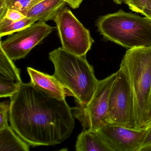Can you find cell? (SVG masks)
I'll return each mask as SVG.
<instances>
[{
    "label": "cell",
    "instance_id": "603a6c76",
    "mask_svg": "<svg viewBox=\"0 0 151 151\" xmlns=\"http://www.w3.org/2000/svg\"><path fill=\"white\" fill-rule=\"evenodd\" d=\"M142 14L145 16V17H147L151 21V0L150 3L144 9Z\"/></svg>",
    "mask_w": 151,
    "mask_h": 151
},
{
    "label": "cell",
    "instance_id": "ba28073f",
    "mask_svg": "<svg viewBox=\"0 0 151 151\" xmlns=\"http://www.w3.org/2000/svg\"><path fill=\"white\" fill-rule=\"evenodd\" d=\"M53 28L46 22H36L9 35L5 40L1 41L0 47L12 60L23 59L32 48L41 44L52 33Z\"/></svg>",
    "mask_w": 151,
    "mask_h": 151
},
{
    "label": "cell",
    "instance_id": "3957f363",
    "mask_svg": "<svg viewBox=\"0 0 151 151\" xmlns=\"http://www.w3.org/2000/svg\"><path fill=\"white\" fill-rule=\"evenodd\" d=\"M120 67L127 74L133 93L136 129H146L151 110V45L129 49Z\"/></svg>",
    "mask_w": 151,
    "mask_h": 151
},
{
    "label": "cell",
    "instance_id": "8fae6325",
    "mask_svg": "<svg viewBox=\"0 0 151 151\" xmlns=\"http://www.w3.org/2000/svg\"><path fill=\"white\" fill-rule=\"evenodd\" d=\"M27 71L31 78L30 83L48 95L59 99H65L72 96V93L66 88L53 75L50 76L28 67Z\"/></svg>",
    "mask_w": 151,
    "mask_h": 151
},
{
    "label": "cell",
    "instance_id": "44dd1931",
    "mask_svg": "<svg viewBox=\"0 0 151 151\" xmlns=\"http://www.w3.org/2000/svg\"><path fill=\"white\" fill-rule=\"evenodd\" d=\"M8 9L6 0H0V20L5 17Z\"/></svg>",
    "mask_w": 151,
    "mask_h": 151
},
{
    "label": "cell",
    "instance_id": "ac0fdd59",
    "mask_svg": "<svg viewBox=\"0 0 151 151\" xmlns=\"http://www.w3.org/2000/svg\"><path fill=\"white\" fill-rule=\"evenodd\" d=\"M150 1L151 0H125L124 2L131 10L142 14Z\"/></svg>",
    "mask_w": 151,
    "mask_h": 151
},
{
    "label": "cell",
    "instance_id": "d6986e66",
    "mask_svg": "<svg viewBox=\"0 0 151 151\" xmlns=\"http://www.w3.org/2000/svg\"><path fill=\"white\" fill-rule=\"evenodd\" d=\"M147 129V132L139 151H151V126Z\"/></svg>",
    "mask_w": 151,
    "mask_h": 151
},
{
    "label": "cell",
    "instance_id": "9a60e30c",
    "mask_svg": "<svg viewBox=\"0 0 151 151\" xmlns=\"http://www.w3.org/2000/svg\"><path fill=\"white\" fill-rule=\"evenodd\" d=\"M37 21L29 17L19 21H12L6 17L0 20V37L9 36L31 25Z\"/></svg>",
    "mask_w": 151,
    "mask_h": 151
},
{
    "label": "cell",
    "instance_id": "e0dca14e",
    "mask_svg": "<svg viewBox=\"0 0 151 151\" xmlns=\"http://www.w3.org/2000/svg\"><path fill=\"white\" fill-rule=\"evenodd\" d=\"M10 102L5 101L0 103V129L8 126V119L9 114Z\"/></svg>",
    "mask_w": 151,
    "mask_h": 151
},
{
    "label": "cell",
    "instance_id": "7402d4cb",
    "mask_svg": "<svg viewBox=\"0 0 151 151\" xmlns=\"http://www.w3.org/2000/svg\"><path fill=\"white\" fill-rule=\"evenodd\" d=\"M67 4L73 9L79 7L83 0H63Z\"/></svg>",
    "mask_w": 151,
    "mask_h": 151
},
{
    "label": "cell",
    "instance_id": "5b68a950",
    "mask_svg": "<svg viewBox=\"0 0 151 151\" xmlns=\"http://www.w3.org/2000/svg\"><path fill=\"white\" fill-rule=\"evenodd\" d=\"M116 78L114 73L99 80L90 102L85 106L77 105L72 109L73 114L80 122L83 129L97 131L110 124L109 104L110 91Z\"/></svg>",
    "mask_w": 151,
    "mask_h": 151
},
{
    "label": "cell",
    "instance_id": "8992f818",
    "mask_svg": "<svg viewBox=\"0 0 151 151\" xmlns=\"http://www.w3.org/2000/svg\"><path fill=\"white\" fill-rule=\"evenodd\" d=\"M116 73L109 95L110 124L136 129L134 98L128 76L122 67Z\"/></svg>",
    "mask_w": 151,
    "mask_h": 151
},
{
    "label": "cell",
    "instance_id": "6da1fadb",
    "mask_svg": "<svg viewBox=\"0 0 151 151\" xmlns=\"http://www.w3.org/2000/svg\"><path fill=\"white\" fill-rule=\"evenodd\" d=\"M10 126L29 145L53 146L65 141L75 128L72 109L31 83H22L11 97Z\"/></svg>",
    "mask_w": 151,
    "mask_h": 151
},
{
    "label": "cell",
    "instance_id": "30bf717a",
    "mask_svg": "<svg viewBox=\"0 0 151 151\" xmlns=\"http://www.w3.org/2000/svg\"><path fill=\"white\" fill-rule=\"evenodd\" d=\"M22 83L20 70L0 47V98H11Z\"/></svg>",
    "mask_w": 151,
    "mask_h": 151
},
{
    "label": "cell",
    "instance_id": "7c38bea8",
    "mask_svg": "<svg viewBox=\"0 0 151 151\" xmlns=\"http://www.w3.org/2000/svg\"><path fill=\"white\" fill-rule=\"evenodd\" d=\"M67 4L63 0H43L34 5L25 14L37 22L54 20L60 10Z\"/></svg>",
    "mask_w": 151,
    "mask_h": 151
},
{
    "label": "cell",
    "instance_id": "277c9868",
    "mask_svg": "<svg viewBox=\"0 0 151 151\" xmlns=\"http://www.w3.org/2000/svg\"><path fill=\"white\" fill-rule=\"evenodd\" d=\"M96 25L104 39L125 48L151 45V21L147 17L120 10L100 17Z\"/></svg>",
    "mask_w": 151,
    "mask_h": 151
},
{
    "label": "cell",
    "instance_id": "9c48e42d",
    "mask_svg": "<svg viewBox=\"0 0 151 151\" xmlns=\"http://www.w3.org/2000/svg\"><path fill=\"white\" fill-rule=\"evenodd\" d=\"M97 131L112 151H139L147 132L112 124Z\"/></svg>",
    "mask_w": 151,
    "mask_h": 151
},
{
    "label": "cell",
    "instance_id": "5bb4252c",
    "mask_svg": "<svg viewBox=\"0 0 151 151\" xmlns=\"http://www.w3.org/2000/svg\"><path fill=\"white\" fill-rule=\"evenodd\" d=\"M9 125L0 129V151H28L29 145Z\"/></svg>",
    "mask_w": 151,
    "mask_h": 151
},
{
    "label": "cell",
    "instance_id": "cb8c5ba5",
    "mask_svg": "<svg viewBox=\"0 0 151 151\" xmlns=\"http://www.w3.org/2000/svg\"><path fill=\"white\" fill-rule=\"evenodd\" d=\"M151 126V110L148 116V118H147V121L146 124L145 129H147L148 127Z\"/></svg>",
    "mask_w": 151,
    "mask_h": 151
},
{
    "label": "cell",
    "instance_id": "7a4b0ae2",
    "mask_svg": "<svg viewBox=\"0 0 151 151\" xmlns=\"http://www.w3.org/2000/svg\"><path fill=\"white\" fill-rule=\"evenodd\" d=\"M49 59L54 66V76L72 93L77 105H87L99 80L85 56L73 54L61 47L49 53Z\"/></svg>",
    "mask_w": 151,
    "mask_h": 151
},
{
    "label": "cell",
    "instance_id": "2e32d148",
    "mask_svg": "<svg viewBox=\"0 0 151 151\" xmlns=\"http://www.w3.org/2000/svg\"><path fill=\"white\" fill-rule=\"evenodd\" d=\"M42 1L43 0H6V1L8 9L18 10L25 16L29 9Z\"/></svg>",
    "mask_w": 151,
    "mask_h": 151
},
{
    "label": "cell",
    "instance_id": "d4e9b609",
    "mask_svg": "<svg viewBox=\"0 0 151 151\" xmlns=\"http://www.w3.org/2000/svg\"><path fill=\"white\" fill-rule=\"evenodd\" d=\"M115 3H116L117 5L122 4V2H124L125 0H113Z\"/></svg>",
    "mask_w": 151,
    "mask_h": 151
},
{
    "label": "cell",
    "instance_id": "52a82bcc",
    "mask_svg": "<svg viewBox=\"0 0 151 151\" xmlns=\"http://www.w3.org/2000/svg\"><path fill=\"white\" fill-rule=\"evenodd\" d=\"M54 21L62 47L73 54L85 56L94 42L89 30L84 27L70 9L64 7Z\"/></svg>",
    "mask_w": 151,
    "mask_h": 151
},
{
    "label": "cell",
    "instance_id": "ffe728a7",
    "mask_svg": "<svg viewBox=\"0 0 151 151\" xmlns=\"http://www.w3.org/2000/svg\"><path fill=\"white\" fill-rule=\"evenodd\" d=\"M5 17L12 21H19L26 17L22 13L18 10L9 9Z\"/></svg>",
    "mask_w": 151,
    "mask_h": 151
},
{
    "label": "cell",
    "instance_id": "4fadbf2b",
    "mask_svg": "<svg viewBox=\"0 0 151 151\" xmlns=\"http://www.w3.org/2000/svg\"><path fill=\"white\" fill-rule=\"evenodd\" d=\"M77 151H112L97 131L83 129L76 143Z\"/></svg>",
    "mask_w": 151,
    "mask_h": 151
}]
</instances>
